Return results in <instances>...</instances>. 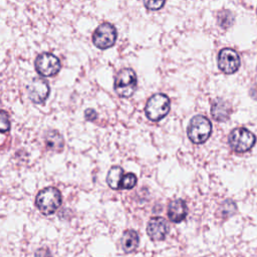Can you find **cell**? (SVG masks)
Instances as JSON below:
<instances>
[{
	"label": "cell",
	"instance_id": "7c38bea8",
	"mask_svg": "<svg viewBox=\"0 0 257 257\" xmlns=\"http://www.w3.org/2000/svg\"><path fill=\"white\" fill-rule=\"evenodd\" d=\"M232 111L231 105L222 99H216L211 108V113L214 117V119L218 121H225L229 118L230 113Z\"/></svg>",
	"mask_w": 257,
	"mask_h": 257
},
{
	"label": "cell",
	"instance_id": "d6986e66",
	"mask_svg": "<svg viewBox=\"0 0 257 257\" xmlns=\"http://www.w3.org/2000/svg\"><path fill=\"white\" fill-rule=\"evenodd\" d=\"M165 2L166 0H144V5L147 9L156 11L161 9L164 6Z\"/></svg>",
	"mask_w": 257,
	"mask_h": 257
},
{
	"label": "cell",
	"instance_id": "7a4b0ae2",
	"mask_svg": "<svg viewBox=\"0 0 257 257\" xmlns=\"http://www.w3.org/2000/svg\"><path fill=\"white\" fill-rule=\"evenodd\" d=\"M138 85V77L132 68L120 69L113 82L114 92L120 97H131L136 91Z\"/></svg>",
	"mask_w": 257,
	"mask_h": 257
},
{
	"label": "cell",
	"instance_id": "52a82bcc",
	"mask_svg": "<svg viewBox=\"0 0 257 257\" xmlns=\"http://www.w3.org/2000/svg\"><path fill=\"white\" fill-rule=\"evenodd\" d=\"M229 145L237 153L249 151L256 143V137L245 127H237L229 135Z\"/></svg>",
	"mask_w": 257,
	"mask_h": 257
},
{
	"label": "cell",
	"instance_id": "ba28073f",
	"mask_svg": "<svg viewBox=\"0 0 257 257\" xmlns=\"http://www.w3.org/2000/svg\"><path fill=\"white\" fill-rule=\"evenodd\" d=\"M27 93L29 99L33 103H43L50 93V87L42 77H34L27 85Z\"/></svg>",
	"mask_w": 257,
	"mask_h": 257
},
{
	"label": "cell",
	"instance_id": "ac0fdd59",
	"mask_svg": "<svg viewBox=\"0 0 257 257\" xmlns=\"http://www.w3.org/2000/svg\"><path fill=\"white\" fill-rule=\"evenodd\" d=\"M11 123L8 113L5 110L0 109V133H6L10 130Z\"/></svg>",
	"mask_w": 257,
	"mask_h": 257
},
{
	"label": "cell",
	"instance_id": "e0dca14e",
	"mask_svg": "<svg viewBox=\"0 0 257 257\" xmlns=\"http://www.w3.org/2000/svg\"><path fill=\"white\" fill-rule=\"evenodd\" d=\"M137 182H138V179L135 174L126 173L123 175L120 181V189H125V190L133 189L137 185Z\"/></svg>",
	"mask_w": 257,
	"mask_h": 257
},
{
	"label": "cell",
	"instance_id": "9a60e30c",
	"mask_svg": "<svg viewBox=\"0 0 257 257\" xmlns=\"http://www.w3.org/2000/svg\"><path fill=\"white\" fill-rule=\"evenodd\" d=\"M122 177H123V170L119 166H113L109 169L107 173L106 183L111 189L118 190L120 189V181Z\"/></svg>",
	"mask_w": 257,
	"mask_h": 257
},
{
	"label": "cell",
	"instance_id": "5bb4252c",
	"mask_svg": "<svg viewBox=\"0 0 257 257\" xmlns=\"http://www.w3.org/2000/svg\"><path fill=\"white\" fill-rule=\"evenodd\" d=\"M44 142L48 149L56 152L62 151L64 146V141L62 136L58 131H55V130L46 132V134L44 135Z\"/></svg>",
	"mask_w": 257,
	"mask_h": 257
},
{
	"label": "cell",
	"instance_id": "8fae6325",
	"mask_svg": "<svg viewBox=\"0 0 257 257\" xmlns=\"http://www.w3.org/2000/svg\"><path fill=\"white\" fill-rule=\"evenodd\" d=\"M188 214L187 204L182 199H177L171 201L168 206V216L169 219L174 223L182 222Z\"/></svg>",
	"mask_w": 257,
	"mask_h": 257
},
{
	"label": "cell",
	"instance_id": "3957f363",
	"mask_svg": "<svg viewBox=\"0 0 257 257\" xmlns=\"http://www.w3.org/2000/svg\"><path fill=\"white\" fill-rule=\"evenodd\" d=\"M170 107L171 102L169 97L164 93H156L147 101L145 112L150 120L159 121L169 113Z\"/></svg>",
	"mask_w": 257,
	"mask_h": 257
},
{
	"label": "cell",
	"instance_id": "9c48e42d",
	"mask_svg": "<svg viewBox=\"0 0 257 257\" xmlns=\"http://www.w3.org/2000/svg\"><path fill=\"white\" fill-rule=\"evenodd\" d=\"M240 57L231 48H224L218 54V66L226 74L236 72L240 67Z\"/></svg>",
	"mask_w": 257,
	"mask_h": 257
},
{
	"label": "cell",
	"instance_id": "5b68a950",
	"mask_svg": "<svg viewBox=\"0 0 257 257\" xmlns=\"http://www.w3.org/2000/svg\"><path fill=\"white\" fill-rule=\"evenodd\" d=\"M116 38L117 32L115 27L109 22H103L95 28L91 40L97 48L104 50L113 46Z\"/></svg>",
	"mask_w": 257,
	"mask_h": 257
},
{
	"label": "cell",
	"instance_id": "6da1fadb",
	"mask_svg": "<svg viewBox=\"0 0 257 257\" xmlns=\"http://www.w3.org/2000/svg\"><path fill=\"white\" fill-rule=\"evenodd\" d=\"M35 205L43 215H52L61 205V194L54 187L42 189L35 198Z\"/></svg>",
	"mask_w": 257,
	"mask_h": 257
},
{
	"label": "cell",
	"instance_id": "30bf717a",
	"mask_svg": "<svg viewBox=\"0 0 257 257\" xmlns=\"http://www.w3.org/2000/svg\"><path fill=\"white\" fill-rule=\"evenodd\" d=\"M169 232L168 222L162 217H153L150 219L147 227V233L153 241H162Z\"/></svg>",
	"mask_w": 257,
	"mask_h": 257
},
{
	"label": "cell",
	"instance_id": "2e32d148",
	"mask_svg": "<svg viewBox=\"0 0 257 257\" xmlns=\"http://www.w3.org/2000/svg\"><path fill=\"white\" fill-rule=\"evenodd\" d=\"M234 21V16L229 10H222L217 15V22L222 28H229Z\"/></svg>",
	"mask_w": 257,
	"mask_h": 257
},
{
	"label": "cell",
	"instance_id": "277c9868",
	"mask_svg": "<svg viewBox=\"0 0 257 257\" xmlns=\"http://www.w3.org/2000/svg\"><path fill=\"white\" fill-rule=\"evenodd\" d=\"M212 133V124L210 120L204 115L194 116L188 125L187 134L190 141L194 144L205 143Z\"/></svg>",
	"mask_w": 257,
	"mask_h": 257
},
{
	"label": "cell",
	"instance_id": "8992f818",
	"mask_svg": "<svg viewBox=\"0 0 257 257\" xmlns=\"http://www.w3.org/2000/svg\"><path fill=\"white\" fill-rule=\"evenodd\" d=\"M36 72L43 77L55 76L61 68L60 60L57 56L49 52H43L37 55L34 62Z\"/></svg>",
	"mask_w": 257,
	"mask_h": 257
},
{
	"label": "cell",
	"instance_id": "ffe728a7",
	"mask_svg": "<svg viewBox=\"0 0 257 257\" xmlns=\"http://www.w3.org/2000/svg\"><path fill=\"white\" fill-rule=\"evenodd\" d=\"M84 117L89 121L95 120L97 117V112L93 108H86L84 111Z\"/></svg>",
	"mask_w": 257,
	"mask_h": 257
},
{
	"label": "cell",
	"instance_id": "4fadbf2b",
	"mask_svg": "<svg viewBox=\"0 0 257 257\" xmlns=\"http://www.w3.org/2000/svg\"><path fill=\"white\" fill-rule=\"evenodd\" d=\"M140 243V238L135 230H125L120 239V246L125 253L135 251Z\"/></svg>",
	"mask_w": 257,
	"mask_h": 257
}]
</instances>
